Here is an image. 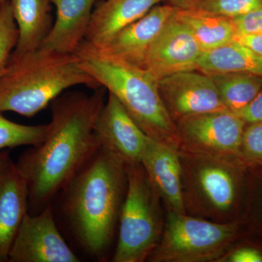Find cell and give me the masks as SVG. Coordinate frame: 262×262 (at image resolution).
<instances>
[{"mask_svg":"<svg viewBox=\"0 0 262 262\" xmlns=\"http://www.w3.org/2000/svg\"><path fill=\"white\" fill-rule=\"evenodd\" d=\"M233 41L246 46L262 56V34H245L236 33Z\"/></svg>","mask_w":262,"mask_h":262,"instance_id":"30","label":"cell"},{"mask_svg":"<svg viewBox=\"0 0 262 262\" xmlns=\"http://www.w3.org/2000/svg\"><path fill=\"white\" fill-rule=\"evenodd\" d=\"M10 159L9 151H0V174Z\"/></svg>","mask_w":262,"mask_h":262,"instance_id":"32","label":"cell"},{"mask_svg":"<svg viewBox=\"0 0 262 262\" xmlns=\"http://www.w3.org/2000/svg\"><path fill=\"white\" fill-rule=\"evenodd\" d=\"M18 37V28L8 1L0 10V77L8 64Z\"/></svg>","mask_w":262,"mask_h":262,"instance_id":"24","label":"cell"},{"mask_svg":"<svg viewBox=\"0 0 262 262\" xmlns=\"http://www.w3.org/2000/svg\"><path fill=\"white\" fill-rule=\"evenodd\" d=\"M56 18L40 48L75 53L84 42L96 0H51Z\"/></svg>","mask_w":262,"mask_h":262,"instance_id":"17","label":"cell"},{"mask_svg":"<svg viewBox=\"0 0 262 262\" xmlns=\"http://www.w3.org/2000/svg\"><path fill=\"white\" fill-rule=\"evenodd\" d=\"M241 149L246 163L262 164V122L246 126Z\"/></svg>","mask_w":262,"mask_h":262,"instance_id":"26","label":"cell"},{"mask_svg":"<svg viewBox=\"0 0 262 262\" xmlns=\"http://www.w3.org/2000/svg\"><path fill=\"white\" fill-rule=\"evenodd\" d=\"M198 70L204 72H239L262 77V56L233 41L204 52L198 62Z\"/></svg>","mask_w":262,"mask_h":262,"instance_id":"20","label":"cell"},{"mask_svg":"<svg viewBox=\"0 0 262 262\" xmlns=\"http://www.w3.org/2000/svg\"><path fill=\"white\" fill-rule=\"evenodd\" d=\"M186 150L179 156L182 187H187L190 199L207 215L223 222H241L247 208L246 162Z\"/></svg>","mask_w":262,"mask_h":262,"instance_id":"5","label":"cell"},{"mask_svg":"<svg viewBox=\"0 0 262 262\" xmlns=\"http://www.w3.org/2000/svg\"><path fill=\"white\" fill-rule=\"evenodd\" d=\"M229 111L245 107L262 89V77L239 72H206Z\"/></svg>","mask_w":262,"mask_h":262,"instance_id":"21","label":"cell"},{"mask_svg":"<svg viewBox=\"0 0 262 262\" xmlns=\"http://www.w3.org/2000/svg\"><path fill=\"white\" fill-rule=\"evenodd\" d=\"M46 125H26L10 121L0 112V151L40 144L47 134Z\"/></svg>","mask_w":262,"mask_h":262,"instance_id":"22","label":"cell"},{"mask_svg":"<svg viewBox=\"0 0 262 262\" xmlns=\"http://www.w3.org/2000/svg\"><path fill=\"white\" fill-rule=\"evenodd\" d=\"M81 67L120 101L146 136L178 150L181 140L165 108L158 80L144 69L105 59L83 46L75 52Z\"/></svg>","mask_w":262,"mask_h":262,"instance_id":"4","label":"cell"},{"mask_svg":"<svg viewBox=\"0 0 262 262\" xmlns=\"http://www.w3.org/2000/svg\"><path fill=\"white\" fill-rule=\"evenodd\" d=\"M28 210L27 182L10 159L0 174V262L8 261L10 249Z\"/></svg>","mask_w":262,"mask_h":262,"instance_id":"15","label":"cell"},{"mask_svg":"<svg viewBox=\"0 0 262 262\" xmlns=\"http://www.w3.org/2000/svg\"><path fill=\"white\" fill-rule=\"evenodd\" d=\"M203 53L189 29L173 13L148 51L145 70L158 80L182 71L198 70Z\"/></svg>","mask_w":262,"mask_h":262,"instance_id":"12","label":"cell"},{"mask_svg":"<svg viewBox=\"0 0 262 262\" xmlns=\"http://www.w3.org/2000/svg\"><path fill=\"white\" fill-rule=\"evenodd\" d=\"M165 108L174 122L185 117L229 110L210 76L199 70H186L158 80Z\"/></svg>","mask_w":262,"mask_h":262,"instance_id":"9","label":"cell"},{"mask_svg":"<svg viewBox=\"0 0 262 262\" xmlns=\"http://www.w3.org/2000/svg\"><path fill=\"white\" fill-rule=\"evenodd\" d=\"M141 164L155 192L169 211L186 213L179 151L148 136Z\"/></svg>","mask_w":262,"mask_h":262,"instance_id":"14","label":"cell"},{"mask_svg":"<svg viewBox=\"0 0 262 262\" xmlns=\"http://www.w3.org/2000/svg\"><path fill=\"white\" fill-rule=\"evenodd\" d=\"M18 37L12 55L36 51L47 37L53 24L51 0H9Z\"/></svg>","mask_w":262,"mask_h":262,"instance_id":"18","label":"cell"},{"mask_svg":"<svg viewBox=\"0 0 262 262\" xmlns=\"http://www.w3.org/2000/svg\"><path fill=\"white\" fill-rule=\"evenodd\" d=\"M232 19L236 33L262 34V8Z\"/></svg>","mask_w":262,"mask_h":262,"instance_id":"27","label":"cell"},{"mask_svg":"<svg viewBox=\"0 0 262 262\" xmlns=\"http://www.w3.org/2000/svg\"><path fill=\"white\" fill-rule=\"evenodd\" d=\"M174 15L189 29L203 53L233 42L236 30L231 18L196 8H177Z\"/></svg>","mask_w":262,"mask_h":262,"instance_id":"19","label":"cell"},{"mask_svg":"<svg viewBox=\"0 0 262 262\" xmlns=\"http://www.w3.org/2000/svg\"><path fill=\"white\" fill-rule=\"evenodd\" d=\"M233 113L241 117L246 124L262 122V89L251 102Z\"/></svg>","mask_w":262,"mask_h":262,"instance_id":"29","label":"cell"},{"mask_svg":"<svg viewBox=\"0 0 262 262\" xmlns=\"http://www.w3.org/2000/svg\"><path fill=\"white\" fill-rule=\"evenodd\" d=\"M104 103L100 88L91 95L68 93L52 101L46 138L15 163L27 182L29 205H46L99 150L95 125Z\"/></svg>","mask_w":262,"mask_h":262,"instance_id":"1","label":"cell"},{"mask_svg":"<svg viewBox=\"0 0 262 262\" xmlns=\"http://www.w3.org/2000/svg\"><path fill=\"white\" fill-rule=\"evenodd\" d=\"M127 193L120 214L115 262H142L158 245L161 221L158 196L141 163L125 165Z\"/></svg>","mask_w":262,"mask_h":262,"instance_id":"6","label":"cell"},{"mask_svg":"<svg viewBox=\"0 0 262 262\" xmlns=\"http://www.w3.org/2000/svg\"><path fill=\"white\" fill-rule=\"evenodd\" d=\"M57 228L52 208L24 217L10 249L8 262H78Z\"/></svg>","mask_w":262,"mask_h":262,"instance_id":"10","label":"cell"},{"mask_svg":"<svg viewBox=\"0 0 262 262\" xmlns=\"http://www.w3.org/2000/svg\"><path fill=\"white\" fill-rule=\"evenodd\" d=\"M246 163L248 187L246 216L251 228L262 235V164Z\"/></svg>","mask_w":262,"mask_h":262,"instance_id":"23","label":"cell"},{"mask_svg":"<svg viewBox=\"0 0 262 262\" xmlns=\"http://www.w3.org/2000/svg\"><path fill=\"white\" fill-rule=\"evenodd\" d=\"M176 9L170 5H156L142 18L115 34L103 47L92 49L83 43L81 45L105 59L145 70L148 51Z\"/></svg>","mask_w":262,"mask_h":262,"instance_id":"11","label":"cell"},{"mask_svg":"<svg viewBox=\"0 0 262 262\" xmlns=\"http://www.w3.org/2000/svg\"><path fill=\"white\" fill-rule=\"evenodd\" d=\"M169 5L177 9H192L196 8L203 0H167Z\"/></svg>","mask_w":262,"mask_h":262,"instance_id":"31","label":"cell"},{"mask_svg":"<svg viewBox=\"0 0 262 262\" xmlns=\"http://www.w3.org/2000/svg\"><path fill=\"white\" fill-rule=\"evenodd\" d=\"M163 0H105L93 10L82 42L92 49L104 46L117 33L144 16Z\"/></svg>","mask_w":262,"mask_h":262,"instance_id":"16","label":"cell"},{"mask_svg":"<svg viewBox=\"0 0 262 262\" xmlns=\"http://www.w3.org/2000/svg\"><path fill=\"white\" fill-rule=\"evenodd\" d=\"M196 9L234 18L262 8V0H203Z\"/></svg>","mask_w":262,"mask_h":262,"instance_id":"25","label":"cell"},{"mask_svg":"<svg viewBox=\"0 0 262 262\" xmlns=\"http://www.w3.org/2000/svg\"><path fill=\"white\" fill-rule=\"evenodd\" d=\"M225 258L229 262H262V248L255 245H244L232 250Z\"/></svg>","mask_w":262,"mask_h":262,"instance_id":"28","label":"cell"},{"mask_svg":"<svg viewBox=\"0 0 262 262\" xmlns=\"http://www.w3.org/2000/svg\"><path fill=\"white\" fill-rule=\"evenodd\" d=\"M241 230V222H209L168 211L163 238L149 258L158 262L212 261L227 252Z\"/></svg>","mask_w":262,"mask_h":262,"instance_id":"7","label":"cell"},{"mask_svg":"<svg viewBox=\"0 0 262 262\" xmlns=\"http://www.w3.org/2000/svg\"><path fill=\"white\" fill-rule=\"evenodd\" d=\"M126 181L125 165L100 148L67 186L66 209L91 254H101L111 243Z\"/></svg>","mask_w":262,"mask_h":262,"instance_id":"2","label":"cell"},{"mask_svg":"<svg viewBox=\"0 0 262 262\" xmlns=\"http://www.w3.org/2000/svg\"><path fill=\"white\" fill-rule=\"evenodd\" d=\"M8 1H9V0H0V10H1L2 8L4 6L5 3Z\"/></svg>","mask_w":262,"mask_h":262,"instance_id":"33","label":"cell"},{"mask_svg":"<svg viewBox=\"0 0 262 262\" xmlns=\"http://www.w3.org/2000/svg\"><path fill=\"white\" fill-rule=\"evenodd\" d=\"M100 148L125 165L141 163L146 136L113 94H108L95 125Z\"/></svg>","mask_w":262,"mask_h":262,"instance_id":"13","label":"cell"},{"mask_svg":"<svg viewBox=\"0 0 262 262\" xmlns=\"http://www.w3.org/2000/svg\"><path fill=\"white\" fill-rule=\"evenodd\" d=\"M176 125L182 147L244 160L241 149L246 124L232 112L227 110L185 117L176 122Z\"/></svg>","mask_w":262,"mask_h":262,"instance_id":"8","label":"cell"},{"mask_svg":"<svg viewBox=\"0 0 262 262\" xmlns=\"http://www.w3.org/2000/svg\"><path fill=\"white\" fill-rule=\"evenodd\" d=\"M80 84L101 88L81 67L75 53L39 48L19 56L11 54L0 77V112L34 117L65 90Z\"/></svg>","mask_w":262,"mask_h":262,"instance_id":"3","label":"cell"}]
</instances>
